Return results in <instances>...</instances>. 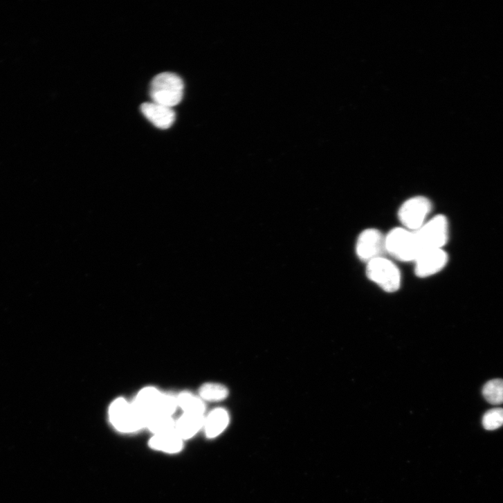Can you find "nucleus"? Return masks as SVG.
<instances>
[{"label": "nucleus", "mask_w": 503, "mask_h": 503, "mask_svg": "<svg viewBox=\"0 0 503 503\" xmlns=\"http://www.w3.org/2000/svg\"><path fill=\"white\" fill-rule=\"evenodd\" d=\"M176 423L171 416L155 414L148 418L147 426L155 435H163L175 430Z\"/></svg>", "instance_id": "obj_14"}, {"label": "nucleus", "mask_w": 503, "mask_h": 503, "mask_svg": "<svg viewBox=\"0 0 503 503\" xmlns=\"http://www.w3.org/2000/svg\"><path fill=\"white\" fill-rule=\"evenodd\" d=\"M184 83L177 75L159 74L152 82L150 95L154 102L173 108L183 100Z\"/></svg>", "instance_id": "obj_1"}, {"label": "nucleus", "mask_w": 503, "mask_h": 503, "mask_svg": "<svg viewBox=\"0 0 503 503\" xmlns=\"http://www.w3.org/2000/svg\"><path fill=\"white\" fill-rule=\"evenodd\" d=\"M433 205L426 197L417 196L403 203L399 210V219L406 230L416 232L425 223Z\"/></svg>", "instance_id": "obj_6"}, {"label": "nucleus", "mask_w": 503, "mask_h": 503, "mask_svg": "<svg viewBox=\"0 0 503 503\" xmlns=\"http://www.w3.org/2000/svg\"><path fill=\"white\" fill-rule=\"evenodd\" d=\"M416 237L421 253L430 249H443L449 239V223L443 214H438L417 231Z\"/></svg>", "instance_id": "obj_3"}, {"label": "nucleus", "mask_w": 503, "mask_h": 503, "mask_svg": "<svg viewBox=\"0 0 503 503\" xmlns=\"http://www.w3.org/2000/svg\"><path fill=\"white\" fill-rule=\"evenodd\" d=\"M204 421L203 415L184 413L176 423L175 430L183 440L189 439L201 428Z\"/></svg>", "instance_id": "obj_12"}, {"label": "nucleus", "mask_w": 503, "mask_h": 503, "mask_svg": "<svg viewBox=\"0 0 503 503\" xmlns=\"http://www.w3.org/2000/svg\"><path fill=\"white\" fill-rule=\"evenodd\" d=\"M367 275L387 293H392L400 289L401 284L400 270L392 261L383 257L367 263Z\"/></svg>", "instance_id": "obj_4"}, {"label": "nucleus", "mask_w": 503, "mask_h": 503, "mask_svg": "<svg viewBox=\"0 0 503 503\" xmlns=\"http://www.w3.org/2000/svg\"><path fill=\"white\" fill-rule=\"evenodd\" d=\"M163 394L156 388L148 387L141 390L133 403L135 408L147 419L158 414Z\"/></svg>", "instance_id": "obj_10"}, {"label": "nucleus", "mask_w": 503, "mask_h": 503, "mask_svg": "<svg viewBox=\"0 0 503 503\" xmlns=\"http://www.w3.org/2000/svg\"><path fill=\"white\" fill-rule=\"evenodd\" d=\"M386 253L401 262H414L421 253L415 232L397 228L385 237Z\"/></svg>", "instance_id": "obj_2"}, {"label": "nucleus", "mask_w": 503, "mask_h": 503, "mask_svg": "<svg viewBox=\"0 0 503 503\" xmlns=\"http://www.w3.org/2000/svg\"><path fill=\"white\" fill-rule=\"evenodd\" d=\"M448 255L443 249L422 251L415 259V274L419 277H428L442 271L448 262Z\"/></svg>", "instance_id": "obj_8"}, {"label": "nucleus", "mask_w": 503, "mask_h": 503, "mask_svg": "<svg viewBox=\"0 0 503 503\" xmlns=\"http://www.w3.org/2000/svg\"><path fill=\"white\" fill-rule=\"evenodd\" d=\"M141 113L156 127L166 129L175 122L176 113L170 108L156 102H147L140 106Z\"/></svg>", "instance_id": "obj_9"}, {"label": "nucleus", "mask_w": 503, "mask_h": 503, "mask_svg": "<svg viewBox=\"0 0 503 503\" xmlns=\"http://www.w3.org/2000/svg\"><path fill=\"white\" fill-rule=\"evenodd\" d=\"M201 397L208 401H220L226 399L229 394L228 390L218 383H207L200 390Z\"/></svg>", "instance_id": "obj_17"}, {"label": "nucleus", "mask_w": 503, "mask_h": 503, "mask_svg": "<svg viewBox=\"0 0 503 503\" xmlns=\"http://www.w3.org/2000/svg\"><path fill=\"white\" fill-rule=\"evenodd\" d=\"M482 394L492 405L503 403V380L495 379L486 383L483 387Z\"/></svg>", "instance_id": "obj_16"}, {"label": "nucleus", "mask_w": 503, "mask_h": 503, "mask_svg": "<svg viewBox=\"0 0 503 503\" xmlns=\"http://www.w3.org/2000/svg\"><path fill=\"white\" fill-rule=\"evenodd\" d=\"M152 448L168 453H176L183 448V439L176 430L163 435H155L150 441Z\"/></svg>", "instance_id": "obj_13"}, {"label": "nucleus", "mask_w": 503, "mask_h": 503, "mask_svg": "<svg viewBox=\"0 0 503 503\" xmlns=\"http://www.w3.org/2000/svg\"><path fill=\"white\" fill-rule=\"evenodd\" d=\"M178 405H179L184 413L201 414L205 410V405L201 399L194 396L190 393H182L177 399Z\"/></svg>", "instance_id": "obj_15"}, {"label": "nucleus", "mask_w": 503, "mask_h": 503, "mask_svg": "<svg viewBox=\"0 0 503 503\" xmlns=\"http://www.w3.org/2000/svg\"><path fill=\"white\" fill-rule=\"evenodd\" d=\"M229 421V414L226 410H214L204 421L206 436L210 439L220 436L228 427Z\"/></svg>", "instance_id": "obj_11"}, {"label": "nucleus", "mask_w": 503, "mask_h": 503, "mask_svg": "<svg viewBox=\"0 0 503 503\" xmlns=\"http://www.w3.org/2000/svg\"><path fill=\"white\" fill-rule=\"evenodd\" d=\"M113 425L122 432H132L147 426V419L132 404L123 399L116 400L109 410Z\"/></svg>", "instance_id": "obj_5"}, {"label": "nucleus", "mask_w": 503, "mask_h": 503, "mask_svg": "<svg viewBox=\"0 0 503 503\" xmlns=\"http://www.w3.org/2000/svg\"><path fill=\"white\" fill-rule=\"evenodd\" d=\"M486 430H494L503 426V409L494 408L486 412L482 419Z\"/></svg>", "instance_id": "obj_18"}, {"label": "nucleus", "mask_w": 503, "mask_h": 503, "mask_svg": "<svg viewBox=\"0 0 503 503\" xmlns=\"http://www.w3.org/2000/svg\"><path fill=\"white\" fill-rule=\"evenodd\" d=\"M385 252V237L379 230L367 229L359 235L356 245V253L359 259L369 263L382 257Z\"/></svg>", "instance_id": "obj_7"}]
</instances>
